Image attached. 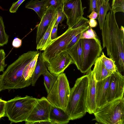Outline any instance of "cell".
Masks as SVG:
<instances>
[{
  "mask_svg": "<svg viewBox=\"0 0 124 124\" xmlns=\"http://www.w3.org/2000/svg\"><path fill=\"white\" fill-rule=\"evenodd\" d=\"M2 81L1 78V75H0V92L2 90Z\"/></svg>",
  "mask_w": 124,
  "mask_h": 124,
  "instance_id": "cell-41",
  "label": "cell"
},
{
  "mask_svg": "<svg viewBox=\"0 0 124 124\" xmlns=\"http://www.w3.org/2000/svg\"><path fill=\"white\" fill-rule=\"evenodd\" d=\"M63 3L62 0H46L45 6L47 9L51 7L56 10L59 8H62Z\"/></svg>",
  "mask_w": 124,
  "mask_h": 124,
  "instance_id": "cell-29",
  "label": "cell"
},
{
  "mask_svg": "<svg viewBox=\"0 0 124 124\" xmlns=\"http://www.w3.org/2000/svg\"><path fill=\"white\" fill-rule=\"evenodd\" d=\"M94 39L98 42H100L95 31L90 27L82 33L80 39Z\"/></svg>",
  "mask_w": 124,
  "mask_h": 124,
  "instance_id": "cell-27",
  "label": "cell"
},
{
  "mask_svg": "<svg viewBox=\"0 0 124 124\" xmlns=\"http://www.w3.org/2000/svg\"><path fill=\"white\" fill-rule=\"evenodd\" d=\"M39 55V53L25 67L23 75L24 79L28 80L31 78Z\"/></svg>",
  "mask_w": 124,
  "mask_h": 124,
  "instance_id": "cell-23",
  "label": "cell"
},
{
  "mask_svg": "<svg viewBox=\"0 0 124 124\" xmlns=\"http://www.w3.org/2000/svg\"><path fill=\"white\" fill-rule=\"evenodd\" d=\"M6 54L4 50L1 49L0 50V72H3L5 68L7 65L5 63Z\"/></svg>",
  "mask_w": 124,
  "mask_h": 124,
  "instance_id": "cell-30",
  "label": "cell"
},
{
  "mask_svg": "<svg viewBox=\"0 0 124 124\" xmlns=\"http://www.w3.org/2000/svg\"><path fill=\"white\" fill-rule=\"evenodd\" d=\"M98 15V14L97 13L93 11L91 13L90 15H88L87 17L90 19L92 18L95 19L97 18Z\"/></svg>",
  "mask_w": 124,
  "mask_h": 124,
  "instance_id": "cell-39",
  "label": "cell"
},
{
  "mask_svg": "<svg viewBox=\"0 0 124 124\" xmlns=\"http://www.w3.org/2000/svg\"><path fill=\"white\" fill-rule=\"evenodd\" d=\"M57 13L56 10L52 7L47 8L37 26L36 42L37 44L41 39L50 24Z\"/></svg>",
  "mask_w": 124,
  "mask_h": 124,
  "instance_id": "cell-14",
  "label": "cell"
},
{
  "mask_svg": "<svg viewBox=\"0 0 124 124\" xmlns=\"http://www.w3.org/2000/svg\"><path fill=\"white\" fill-rule=\"evenodd\" d=\"M100 56L105 68L108 70L114 72L117 71V68L115 62L110 58L107 57L102 52Z\"/></svg>",
  "mask_w": 124,
  "mask_h": 124,
  "instance_id": "cell-25",
  "label": "cell"
},
{
  "mask_svg": "<svg viewBox=\"0 0 124 124\" xmlns=\"http://www.w3.org/2000/svg\"><path fill=\"white\" fill-rule=\"evenodd\" d=\"M89 13L93 11L97 13V0H89Z\"/></svg>",
  "mask_w": 124,
  "mask_h": 124,
  "instance_id": "cell-32",
  "label": "cell"
},
{
  "mask_svg": "<svg viewBox=\"0 0 124 124\" xmlns=\"http://www.w3.org/2000/svg\"><path fill=\"white\" fill-rule=\"evenodd\" d=\"M88 28L86 24L74 28H69L62 35L53 40L42 53L44 61L47 63L57 55L65 51L68 44L75 37Z\"/></svg>",
  "mask_w": 124,
  "mask_h": 124,
  "instance_id": "cell-6",
  "label": "cell"
},
{
  "mask_svg": "<svg viewBox=\"0 0 124 124\" xmlns=\"http://www.w3.org/2000/svg\"><path fill=\"white\" fill-rule=\"evenodd\" d=\"M69 0H62L63 2L66 1H67Z\"/></svg>",
  "mask_w": 124,
  "mask_h": 124,
  "instance_id": "cell-43",
  "label": "cell"
},
{
  "mask_svg": "<svg viewBox=\"0 0 124 124\" xmlns=\"http://www.w3.org/2000/svg\"><path fill=\"white\" fill-rule=\"evenodd\" d=\"M41 53V51H39L38 58L31 77L32 86H35L39 77L47 70L46 62L43 59Z\"/></svg>",
  "mask_w": 124,
  "mask_h": 124,
  "instance_id": "cell-20",
  "label": "cell"
},
{
  "mask_svg": "<svg viewBox=\"0 0 124 124\" xmlns=\"http://www.w3.org/2000/svg\"><path fill=\"white\" fill-rule=\"evenodd\" d=\"M25 0H19L13 3L9 9L11 13L16 12L20 5Z\"/></svg>",
  "mask_w": 124,
  "mask_h": 124,
  "instance_id": "cell-34",
  "label": "cell"
},
{
  "mask_svg": "<svg viewBox=\"0 0 124 124\" xmlns=\"http://www.w3.org/2000/svg\"><path fill=\"white\" fill-rule=\"evenodd\" d=\"M112 9L116 13L124 12V0H112Z\"/></svg>",
  "mask_w": 124,
  "mask_h": 124,
  "instance_id": "cell-28",
  "label": "cell"
},
{
  "mask_svg": "<svg viewBox=\"0 0 124 124\" xmlns=\"http://www.w3.org/2000/svg\"><path fill=\"white\" fill-rule=\"evenodd\" d=\"M22 42V41L21 39L15 37L13 41L12 45L14 47L18 48L21 46Z\"/></svg>",
  "mask_w": 124,
  "mask_h": 124,
  "instance_id": "cell-36",
  "label": "cell"
},
{
  "mask_svg": "<svg viewBox=\"0 0 124 124\" xmlns=\"http://www.w3.org/2000/svg\"><path fill=\"white\" fill-rule=\"evenodd\" d=\"M124 76L116 71L110 76L107 102L124 97Z\"/></svg>",
  "mask_w": 124,
  "mask_h": 124,
  "instance_id": "cell-11",
  "label": "cell"
},
{
  "mask_svg": "<svg viewBox=\"0 0 124 124\" xmlns=\"http://www.w3.org/2000/svg\"><path fill=\"white\" fill-rule=\"evenodd\" d=\"M6 102L0 98V118L5 116Z\"/></svg>",
  "mask_w": 124,
  "mask_h": 124,
  "instance_id": "cell-33",
  "label": "cell"
},
{
  "mask_svg": "<svg viewBox=\"0 0 124 124\" xmlns=\"http://www.w3.org/2000/svg\"><path fill=\"white\" fill-rule=\"evenodd\" d=\"M97 17L100 28L101 30L103 25L107 12L111 8L109 2L101 3V0H97Z\"/></svg>",
  "mask_w": 124,
  "mask_h": 124,
  "instance_id": "cell-22",
  "label": "cell"
},
{
  "mask_svg": "<svg viewBox=\"0 0 124 124\" xmlns=\"http://www.w3.org/2000/svg\"><path fill=\"white\" fill-rule=\"evenodd\" d=\"M34 124H55L54 123L51 121H41L36 122Z\"/></svg>",
  "mask_w": 124,
  "mask_h": 124,
  "instance_id": "cell-40",
  "label": "cell"
},
{
  "mask_svg": "<svg viewBox=\"0 0 124 124\" xmlns=\"http://www.w3.org/2000/svg\"><path fill=\"white\" fill-rule=\"evenodd\" d=\"M93 70L96 81L102 80L110 76L113 73L105 68L100 56L96 60Z\"/></svg>",
  "mask_w": 124,
  "mask_h": 124,
  "instance_id": "cell-18",
  "label": "cell"
},
{
  "mask_svg": "<svg viewBox=\"0 0 124 124\" xmlns=\"http://www.w3.org/2000/svg\"><path fill=\"white\" fill-rule=\"evenodd\" d=\"M52 105L45 97L37 99L35 105L25 121V124H34L41 121H51L49 114Z\"/></svg>",
  "mask_w": 124,
  "mask_h": 124,
  "instance_id": "cell-9",
  "label": "cell"
},
{
  "mask_svg": "<svg viewBox=\"0 0 124 124\" xmlns=\"http://www.w3.org/2000/svg\"><path fill=\"white\" fill-rule=\"evenodd\" d=\"M88 84V77L86 74L77 78L74 86L71 89L65 111L70 120L79 119L86 114Z\"/></svg>",
  "mask_w": 124,
  "mask_h": 124,
  "instance_id": "cell-3",
  "label": "cell"
},
{
  "mask_svg": "<svg viewBox=\"0 0 124 124\" xmlns=\"http://www.w3.org/2000/svg\"><path fill=\"white\" fill-rule=\"evenodd\" d=\"M70 89L66 74L62 72L58 75L56 80L48 93L46 98L53 105L65 111Z\"/></svg>",
  "mask_w": 124,
  "mask_h": 124,
  "instance_id": "cell-7",
  "label": "cell"
},
{
  "mask_svg": "<svg viewBox=\"0 0 124 124\" xmlns=\"http://www.w3.org/2000/svg\"><path fill=\"white\" fill-rule=\"evenodd\" d=\"M46 0H30L25 5L26 8L34 10L41 19L47 8L45 6Z\"/></svg>",
  "mask_w": 124,
  "mask_h": 124,
  "instance_id": "cell-21",
  "label": "cell"
},
{
  "mask_svg": "<svg viewBox=\"0 0 124 124\" xmlns=\"http://www.w3.org/2000/svg\"><path fill=\"white\" fill-rule=\"evenodd\" d=\"M56 11L57 17L55 24L58 25L59 23H61L64 20L66 16L63 11L62 8H59Z\"/></svg>",
  "mask_w": 124,
  "mask_h": 124,
  "instance_id": "cell-31",
  "label": "cell"
},
{
  "mask_svg": "<svg viewBox=\"0 0 124 124\" xmlns=\"http://www.w3.org/2000/svg\"><path fill=\"white\" fill-rule=\"evenodd\" d=\"M58 25L54 24L52 30L51 34V38L52 41L58 37L57 31Z\"/></svg>",
  "mask_w": 124,
  "mask_h": 124,
  "instance_id": "cell-37",
  "label": "cell"
},
{
  "mask_svg": "<svg viewBox=\"0 0 124 124\" xmlns=\"http://www.w3.org/2000/svg\"><path fill=\"white\" fill-rule=\"evenodd\" d=\"M42 75L44 77V84L48 94L53 87L57 76L50 73L47 70Z\"/></svg>",
  "mask_w": 124,
  "mask_h": 124,
  "instance_id": "cell-24",
  "label": "cell"
},
{
  "mask_svg": "<svg viewBox=\"0 0 124 124\" xmlns=\"http://www.w3.org/2000/svg\"><path fill=\"white\" fill-rule=\"evenodd\" d=\"M89 78V84L86 102V111L90 114H93L97 108L96 102V81L93 70L86 72Z\"/></svg>",
  "mask_w": 124,
  "mask_h": 124,
  "instance_id": "cell-13",
  "label": "cell"
},
{
  "mask_svg": "<svg viewBox=\"0 0 124 124\" xmlns=\"http://www.w3.org/2000/svg\"><path fill=\"white\" fill-rule=\"evenodd\" d=\"M37 99L26 95L23 97L17 96L7 101L5 116L10 121V124L25 121L35 105Z\"/></svg>",
  "mask_w": 124,
  "mask_h": 124,
  "instance_id": "cell-4",
  "label": "cell"
},
{
  "mask_svg": "<svg viewBox=\"0 0 124 124\" xmlns=\"http://www.w3.org/2000/svg\"><path fill=\"white\" fill-rule=\"evenodd\" d=\"M107 14L101 29L103 47H106L107 54L115 62L117 71H124V28H120L115 13L111 8Z\"/></svg>",
  "mask_w": 124,
  "mask_h": 124,
  "instance_id": "cell-1",
  "label": "cell"
},
{
  "mask_svg": "<svg viewBox=\"0 0 124 124\" xmlns=\"http://www.w3.org/2000/svg\"><path fill=\"white\" fill-rule=\"evenodd\" d=\"M83 49V60L80 71L86 73L94 65L102 52V47L100 42L94 39H81Z\"/></svg>",
  "mask_w": 124,
  "mask_h": 124,
  "instance_id": "cell-8",
  "label": "cell"
},
{
  "mask_svg": "<svg viewBox=\"0 0 124 124\" xmlns=\"http://www.w3.org/2000/svg\"><path fill=\"white\" fill-rule=\"evenodd\" d=\"M110 78V76L102 80L96 82V102L97 108L108 102L107 95Z\"/></svg>",
  "mask_w": 124,
  "mask_h": 124,
  "instance_id": "cell-15",
  "label": "cell"
},
{
  "mask_svg": "<svg viewBox=\"0 0 124 124\" xmlns=\"http://www.w3.org/2000/svg\"><path fill=\"white\" fill-rule=\"evenodd\" d=\"M87 23L90 27L91 28L95 27L97 25V23L96 20L92 18L88 20Z\"/></svg>",
  "mask_w": 124,
  "mask_h": 124,
  "instance_id": "cell-38",
  "label": "cell"
},
{
  "mask_svg": "<svg viewBox=\"0 0 124 124\" xmlns=\"http://www.w3.org/2000/svg\"><path fill=\"white\" fill-rule=\"evenodd\" d=\"M95 120L103 124H124V98L123 97L108 102L93 113Z\"/></svg>",
  "mask_w": 124,
  "mask_h": 124,
  "instance_id": "cell-5",
  "label": "cell"
},
{
  "mask_svg": "<svg viewBox=\"0 0 124 124\" xmlns=\"http://www.w3.org/2000/svg\"><path fill=\"white\" fill-rule=\"evenodd\" d=\"M73 63L71 57L66 51L57 55L47 63L48 69L50 72L58 76L63 72L65 70L70 64Z\"/></svg>",
  "mask_w": 124,
  "mask_h": 124,
  "instance_id": "cell-12",
  "label": "cell"
},
{
  "mask_svg": "<svg viewBox=\"0 0 124 124\" xmlns=\"http://www.w3.org/2000/svg\"><path fill=\"white\" fill-rule=\"evenodd\" d=\"M39 53L38 51H29L19 56L9 65L1 75L2 90L21 89L31 84V78L26 80L23 75V70Z\"/></svg>",
  "mask_w": 124,
  "mask_h": 124,
  "instance_id": "cell-2",
  "label": "cell"
},
{
  "mask_svg": "<svg viewBox=\"0 0 124 124\" xmlns=\"http://www.w3.org/2000/svg\"><path fill=\"white\" fill-rule=\"evenodd\" d=\"M70 55L78 70H80L83 60V49L81 39L65 51Z\"/></svg>",
  "mask_w": 124,
  "mask_h": 124,
  "instance_id": "cell-16",
  "label": "cell"
},
{
  "mask_svg": "<svg viewBox=\"0 0 124 124\" xmlns=\"http://www.w3.org/2000/svg\"><path fill=\"white\" fill-rule=\"evenodd\" d=\"M82 32L77 34L71 40L68 44L66 50L71 47L76 43L80 39V37Z\"/></svg>",
  "mask_w": 124,
  "mask_h": 124,
  "instance_id": "cell-35",
  "label": "cell"
},
{
  "mask_svg": "<svg viewBox=\"0 0 124 124\" xmlns=\"http://www.w3.org/2000/svg\"><path fill=\"white\" fill-rule=\"evenodd\" d=\"M8 40V36L5 32L2 18L0 16V47L7 44Z\"/></svg>",
  "mask_w": 124,
  "mask_h": 124,
  "instance_id": "cell-26",
  "label": "cell"
},
{
  "mask_svg": "<svg viewBox=\"0 0 124 124\" xmlns=\"http://www.w3.org/2000/svg\"><path fill=\"white\" fill-rule=\"evenodd\" d=\"M81 0H69L63 2V11L67 18L69 28H71L83 17L84 10Z\"/></svg>",
  "mask_w": 124,
  "mask_h": 124,
  "instance_id": "cell-10",
  "label": "cell"
},
{
  "mask_svg": "<svg viewBox=\"0 0 124 124\" xmlns=\"http://www.w3.org/2000/svg\"><path fill=\"white\" fill-rule=\"evenodd\" d=\"M110 0H101V3H105L108 2Z\"/></svg>",
  "mask_w": 124,
  "mask_h": 124,
  "instance_id": "cell-42",
  "label": "cell"
},
{
  "mask_svg": "<svg viewBox=\"0 0 124 124\" xmlns=\"http://www.w3.org/2000/svg\"><path fill=\"white\" fill-rule=\"evenodd\" d=\"M49 119L55 124H67L70 120L65 111L53 105L50 113Z\"/></svg>",
  "mask_w": 124,
  "mask_h": 124,
  "instance_id": "cell-17",
  "label": "cell"
},
{
  "mask_svg": "<svg viewBox=\"0 0 124 124\" xmlns=\"http://www.w3.org/2000/svg\"><path fill=\"white\" fill-rule=\"evenodd\" d=\"M57 13L50 24L47 29L43 36L37 44L36 49L37 50L44 51L52 41L51 38L52 30L55 24L57 19Z\"/></svg>",
  "mask_w": 124,
  "mask_h": 124,
  "instance_id": "cell-19",
  "label": "cell"
}]
</instances>
